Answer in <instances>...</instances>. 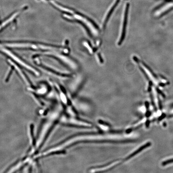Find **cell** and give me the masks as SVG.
Segmentation results:
<instances>
[{"label":"cell","mask_w":173,"mask_h":173,"mask_svg":"<svg viewBox=\"0 0 173 173\" xmlns=\"http://www.w3.org/2000/svg\"><path fill=\"white\" fill-rule=\"evenodd\" d=\"M129 9V4L127 3L126 5L122 25L121 33L120 36V39L118 41L119 46L121 45L123 42L125 37V36L126 30L127 25L128 14Z\"/></svg>","instance_id":"5b68a950"},{"label":"cell","mask_w":173,"mask_h":173,"mask_svg":"<svg viewBox=\"0 0 173 173\" xmlns=\"http://www.w3.org/2000/svg\"><path fill=\"white\" fill-rule=\"evenodd\" d=\"M119 2H120V0H117L116 1V2L113 5L111 9L108 12V14H107V16H106V18H105V20H104V24H103V26H104V27H105V26H106V24H107L109 18H110V17L111 15H112V13H113V11L115 9L116 7L118 5Z\"/></svg>","instance_id":"ba28073f"},{"label":"cell","mask_w":173,"mask_h":173,"mask_svg":"<svg viewBox=\"0 0 173 173\" xmlns=\"http://www.w3.org/2000/svg\"><path fill=\"white\" fill-rule=\"evenodd\" d=\"M62 122L63 123L69 124L73 125L85 127H90L91 126V124L89 123L85 122V121L76 119L75 118H64L62 119Z\"/></svg>","instance_id":"8992f818"},{"label":"cell","mask_w":173,"mask_h":173,"mask_svg":"<svg viewBox=\"0 0 173 173\" xmlns=\"http://www.w3.org/2000/svg\"><path fill=\"white\" fill-rule=\"evenodd\" d=\"M133 58L135 62L138 65L139 68L141 70L143 73L145 74L147 78L151 81V83H154L156 84H159L158 77L150 69V68L146 65V64L140 60L136 57H134Z\"/></svg>","instance_id":"3957f363"},{"label":"cell","mask_w":173,"mask_h":173,"mask_svg":"<svg viewBox=\"0 0 173 173\" xmlns=\"http://www.w3.org/2000/svg\"><path fill=\"white\" fill-rule=\"evenodd\" d=\"M172 163H173V158L164 161V162H162V166H165L166 165H168L169 164H172Z\"/></svg>","instance_id":"9c48e42d"},{"label":"cell","mask_w":173,"mask_h":173,"mask_svg":"<svg viewBox=\"0 0 173 173\" xmlns=\"http://www.w3.org/2000/svg\"><path fill=\"white\" fill-rule=\"evenodd\" d=\"M0 51L10 57L13 60L18 64L20 65L21 66L23 67L24 68L28 70L31 72L34 73V74L36 75H38L39 74V73L36 70V69L33 68L29 65H28V64L26 63L22 60L19 57H18L17 55H15L12 52H11L9 50L0 46Z\"/></svg>","instance_id":"7a4b0ae2"},{"label":"cell","mask_w":173,"mask_h":173,"mask_svg":"<svg viewBox=\"0 0 173 173\" xmlns=\"http://www.w3.org/2000/svg\"><path fill=\"white\" fill-rule=\"evenodd\" d=\"M116 134H96L93 135H83L77 136L73 137V138L68 139L65 142L61 143V145H59L55 147L56 149L58 151H60V150L66 148L68 146L72 145L73 143L76 142H78L79 141H120L118 139L115 138Z\"/></svg>","instance_id":"6da1fadb"},{"label":"cell","mask_w":173,"mask_h":173,"mask_svg":"<svg viewBox=\"0 0 173 173\" xmlns=\"http://www.w3.org/2000/svg\"><path fill=\"white\" fill-rule=\"evenodd\" d=\"M173 9V1L170 0L163 4L154 11V15L155 17H160L165 15Z\"/></svg>","instance_id":"277c9868"},{"label":"cell","mask_w":173,"mask_h":173,"mask_svg":"<svg viewBox=\"0 0 173 173\" xmlns=\"http://www.w3.org/2000/svg\"><path fill=\"white\" fill-rule=\"evenodd\" d=\"M150 145H151V143H150V142H147V143H145V144H144V145L141 146L140 147H139L138 149L135 150V151L134 152H133V153H132V154H131L129 156L127 157V158L125 159V160H129V159H131V158L134 157V156H136V155H137L139 153H140L141 151H143L144 149L149 147Z\"/></svg>","instance_id":"52a82bcc"}]
</instances>
